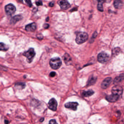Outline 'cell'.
<instances>
[{
	"instance_id": "cell-12",
	"label": "cell",
	"mask_w": 124,
	"mask_h": 124,
	"mask_svg": "<svg viewBox=\"0 0 124 124\" xmlns=\"http://www.w3.org/2000/svg\"><path fill=\"white\" fill-rule=\"evenodd\" d=\"M25 29L28 32H34L36 29V24L33 23L29 24L25 26Z\"/></svg>"
},
{
	"instance_id": "cell-2",
	"label": "cell",
	"mask_w": 124,
	"mask_h": 124,
	"mask_svg": "<svg viewBox=\"0 0 124 124\" xmlns=\"http://www.w3.org/2000/svg\"><path fill=\"white\" fill-rule=\"evenodd\" d=\"M50 65L52 69L57 70L62 65V61L59 57H54L50 60Z\"/></svg>"
},
{
	"instance_id": "cell-19",
	"label": "cell",
	"mask_w": 124,
	"mask_h": 124,
	"mask_svg": "<svg viewBox=\"0 0 124 124\" xmlns=\"http://www.w3.org/2000/svg\"><path fill=\"white\" fill-rule=\"evenodd\" d=\"M96 80H97V78L95 77H91L89 79L87 85L88 86H91V85L94 84L95 83V82H96Z\"/></svg>"
},
{
	"instance_id": "cell-22",
	"label": "cell",
	"mask_w": 124,
	"mask_h": 124,
	"mask_svg": "<svg viewBox=\"0 0 124 124\" xmlns=\"http://www.w3.org/2000/svg\"><path fill=\"white\" fill-rule=\"evenodd\" d=\"M120 52V49L119 48H115L113 51V55H118Z\"/></svg>"
},
{
	"instance_id": "cell-24",
	"label": "cell",
	"mask_w": 124,
	"mask_h": 124,
	"mask_svg": "<svg viewBox=\"0 0 124 124\" xmlns=\"http://www.w3.org/2000/svg\"><path fill=\"white\" fill-rule=\"evenodd\" d=\"M49 124H58L56 122V120L55 119H52L49 122Z\"/></svg>"
},
{
	"instance_id": "cell-17",
	"label": "cell",
	"mask_w": 124,
	"mask_h": 124,
	"mask_svg": "<svg viewBox=\"0 0 124 124\" xmlns=\"http://www.w3.org/2000/svg\"><path fill=\"white\" fill-rule=\"evenodd\" d=\"M94 92L93 90H89L87 91H84L82 93V95L84 97H89L94 94Z\"/></svg>"
},
{
	"instance_id": "cell-23",
	"label": "cell",
	"mask_w": 124,
	"mask_h": 124,
	"mask_svg": "<svg viewBox=\"0 0 124 124\" xmlns=\"http://www.w3.org/2000/svg\"><path fill=\"white\" fill-rule=\"evenodd\" d=\"M25 1L29 7H32V3H31V0H25Z\"/></svg>"
},
{
	"instance_id": "cell-25",
	"label": "cell",
	"mask_w": 124,
	"mask_h": 124,
	"mask_svg": "<svg viewBox=\"0 0 124 124\" xmlns=\"http://www.w3.org/2000/svg\"><path fill=\"white\" fill-rule=\"evenodd\" d=\"M36 4L37 6H42L43 5L42 1L41 0H39L36 2Z\"/></svg>"
},
{
	"instance_id": "cell-11",
	"label": "cell",
	"mask_w": 124,
	"mask_h": 124,
	"mask_svg": "<svg viewBox=\"0 0 124 124\" xmlns=\"http://www.w3.org/2000/svg\"><path fill=\"white\" fill-rule=\"evenodd\" d=\"M119 96L116 95L112 94L106 96V100L110 102H115L118 100Z\"/></svg>"
},
{
	"instance_id": "cell-30",
	"label": "cell",
	"mask_w": 124,
	"mask_h": 124,
	"mask_svg": "<svg viewBox=\"0 0 124 124\" xmlns=\"http://www.w3.org/2000/svg\"><path fill=\"white\" fill-rule=\"evenodd\" d=\"M44 120V118H42L41 119V120H40V122H43Z\"/></svg>"
},
{
	"instance_id": "cell-13",
	"label": "cell",
	"mask_w": 124,
	"mask_h": 124,
	"mask_svg": "<svg viewBox=\"0 0 124 124\" xmlns=\"http://www.w3.org/2000/svg\"><path fill=\"white\" fill-rule=\"evenodd\" d=\"M22 18V16L21 15H16V16H14L11 18V21H10V23H11V24H15V23H17V22H19L20 20H21Z\"/></svg>"
},
{
	"instance_id": "cell-4",
	"label": "cell",
	"mask_w": 124,
	"mask_h": 124,
	"mask_svg": "<svg viewBox=\"0 0 124 124\" xmlns=\"http://www.w3.org/2000/svg\"><path fill=\"white\" fill-rule=\"evenodd\" d=\"M109 59V55L104 52H101L98 55V60L101 63L106 62L108 61Z\"/></svg>"
},
{
	"instance_id": "cell-26",
	"label": "cell",
	"mask_w": 124,
	"mask_h": 124,
	"mask_svg": "<svg viewBox=\"0 0 124 124\" xmlns=\"http://www.w3.org/2000/svg\"><path fill=\"white\" fill-rule=\"evenodd\" d=\"M55 75H56V73L55 72H54V71L51 72L50 74V76L51 77H54L55 76Z\"/></svg>"
},
{
	"instance_id": "cell-1",
	"label": "cell",
	"mask_w": 124,
	"mask_h": 124,
	"mask_svg": "<svg viewBox=\"0 0 124 124\" xmlns=\"http://www.w3.org/2000/svg\"><path fill=\"white\" fill-rule=\"evenodd\" d=\"M88 34L84 32H80L77 34L76 42L78 44H81L85 43L88 39Z\"/></svg>"
},
{
	"instance_id": "cell-16",
	"label": "cell",
	"mask_w": 124,
	"mask_h": 124,
	"mask_svg": "<svg viewBox=\"0 0 124 124\" xmlns=\"http://www.w3.org/2000/svg\"><path fill=\"white\" fill-rule=\"evenodd\" d=\"M98 1V9L100 12H103V4L105 2V0H97Z\"/></svg>"
},
{
	"instance_id": "cell-8",
	"label": "cell",
	"mask_w": 124,
	"mask_h": 124,
	"mask_svg": "<svg viewBox=\"0 0 124 124\" xmlns=\"http://www.w3.org/2000/svg\"><path fill=\"white\" fill-rule=\"evenodd\" d=\"M58 4L62 9L66 10L70 8V4L67 0H59Z\"/></svg>"
},
{
	"instance_id": "cell-29",
	"label": "cell",
	"mask_w": 124,
	"mask_h": 124,
	"mask_svg": "<svg viewBox=\"0 0 124 124\" xmlns=\"http://www.w3.org/2000/svg\"><path fill=\"white\" fill-rule=\"evenodd\" d=\"M37 37H38V39H41L42 38H43V36H42V35H38V36H37Z\"/></svg>"
},
{
	"instance_id": "cell-21",
	"label": "cell",
	"mask_w": 124,
	"mask_h": 124,
	"mask_svg": "<svg viewBox=\"0 0 124 124\" xmlns=\"http://www.w3.org/2000/svg\"><path fill=\"white\" fill-rule=\"evenodd\" d=\"M124 78V74H122L120 76L118 77L115 79L114 80V83H118V82H120L122 81V80H123Z\"/></svg>"
},
{
	"instance_id": "cell-27",
	"label": "cell",
	"mask_w": 124,
	"mask_h": 124,
	"mask_svg": "<svg viewBox=\"0 0 124 124\" xmlns=\"http://www.w3.org/2000/svg\"><path fill=\"white\" fill-rule=\"evenodd\" d=\"M49 25L48 24H45L44 25L43 27L45 29H47L49 27Z\"/></svg>"
},
{
	"instance_id": "cell-28",
	"label": "cell",
	"mask_w": 124,
	"mask_h": 124,
	"mask_svg": "<svg viewBox=\"0 0 124 124\" xmlns=\"http://www.w3.org/2000/svg\"><path fill=\"white\" fill-rule=\"evenodd\" d=\"M54 2H50L49 3V6L50 7H52L54 6Z\"/></svg>"
},
{
	"instance_id": "cell-14",
	"label": "cell",
	"mask_w": 124,
	"mask_h": 124,
	"mask_svg": "<svg viewBox=\"0 0 124 124\" xmlns=\"http://www.w3.org/2000/svg\"><path fill=\"white\" fill-rule=\"evenodd\" d=\"M63 58L66 65H68L71 63L72 60H71V57L68 54H65L63 56Z\"/></svg>"
},
{
	"instance_id": "cell-32",
	"label": "cell",
	"mask_w": 124,
	"mask_h": 124,
	"mask_svg": "<svg viewBox=\"0 0 124 124\" xmlns=\"http://www.w3.org/2000/svg\"></svg>"
},
{
	"instance_id": "cell-15",
	"label": "cell",
	"mask_w": 124,
	"mask_h": 124,
	"mask_svg": "<svg viewBox=\"0 0 124 124\" xmlns=\"http://www.w3.org/2000/svg\"><path fill=\"white\" fill-rule=\"evenodd\" d=\"M114 7L116 9H121L123 6V3L121 0H116L114 2Z\"/></svg>"
},
{
	"instance_id": "cell-5",
	"label": "cell",
	"mask_w": 124,
	"mask_h": 124,
	"mask_svg": "<svg viewBox=\"0 0 124 124\" xmlns=\"http://www.w3.org/2000/svg\"><path fill=\"white\" fill-rule=\"evenodd\" d=\"M5 10L7 15L11 16L16 11V7L12 4H9L5 6Z\"/></svg>"
},
{
	"instance_id": "cell-20",
	"label": "cell",
	"mask_w": 124,
	"mask_h": 124,
	"mask_svg": "<svg viewBox=\"0 0 124 124\" xmlns=\"http://www.w3.org/2000/svg\"><path fill=\"white\" fill-rule=\"evenodd\" d=\"M8 49V47L3 43H0V51H7Z\"/></svg>"
},
{
	"instance_id": "cell-10",
	"label": "cell",
	"mask_w": 124,
	"mask_h": 124,
	"mask_svg": "<svg viewBox=\"0 0 124 124\" xmlns=\"http://www.w3.org/2000/svg\"><path fill=\"white\" fill-rule=\"evenodd\" d=\"M112 81V78L107 77L105 79L101 84V87L102 89H106L109 87Z\"/></svg>"
},
{
	"instance_id": "cell-18",
	"label": "cell",
	"mask_w": 124,
	"mask_h": 124,
	"mask_svg": "<svg viewBox=\"0 0 124 124\" xmlns=\"http://www.w3.org/2000/svg\"><path fill=\"white\" fill-rule=\"evenodd\" d=\"M15 86L19 89H24L25 87V83L23 82H17L16 83Z\"/></svg>"
},
{
	"instance_id": "cell-7",
	"label": "cell",
	"mask_w": 124,
	"mask_h": 124,
	"mask_svg": "<svg viewBox=\"0 0 124 124\" xmlns=\"http://www.w3.org/2000/svg\"><path fill=\"white\" fill-rule=\"evenodd\" d=\"M57 102L55 98H52L48 103V107L49 108L53 111H56L57 110Z\"/></svg>"
},
{
	"instance_id": "cell-9",
	"label": "cell",
	"mask_w": 124,
	"mask_h": 124,
	"mask_svg": "<svg viewBox=\"0 0 124 124\" xmlns=\"http://www.w3.org/2000/svg\"><path fill=\"white\" fill-rule=\"evenodd\" d=\"M78 103L76 102H69L65 104V106L66 108H69L74 111H76L77 109V106Z\"/></svg>"
},
{
	"instance_id": "cell-31",
	"label": "cell",
	"mask_w": 124,
	"mask_h": 124,
	"mask_svg": "<svg viewBox=\"0 0 124 124\" xmlns=\"http://www.w3.org/2000/svg\"><path fill=\"white\" fill-rule=\"evenodd\" d=\"M49 20V17H47V18L46 19V21H48Z\"/></svg>"
},
{
	"instance_id": "cell-3",
	"label": "cell",
	"mask_w": 124,
	"mask_h": 124,
	"mask_svg": "<svg viewBox=\"0 0 124 124\" xmlns=\"http://www.w3.org/2000/svg\"><path fill=\"white\" fill-rule=\"evenodd\" d=\"M35 54L34 49L33 48H31L28 51L25 52L23 54V55L27 58L28 62L31 63L33 60Z\"/></svg>"
},
{
	"instance_id": "cell-6",
	"label": "cell",
	"mask_w": 124,
	"mask_h": 124,
	"mask_svg": "<svg viewBox=\"0 0 124 124\" xmlns=\"http://www.w3.org/2000/svg\"><path fill=\"white\" fill-rule=\"evenodd\" d=\"M123 89L121 86L118 85L114 86L112 89V94L120 96L123 93Z\"/></svg>"
}]
</instances>
